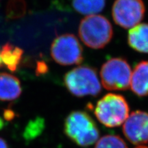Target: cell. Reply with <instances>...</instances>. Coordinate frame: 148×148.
Returning a JSON list of instances; mask_svg holds the SVG:
<instances>
[{"instance_id":"cell-6","label":"cell","mask_w":148,"mask_h":148,"mask_svg":"<svg viewBox=\"0 0 148 148\" xmlns=\"http://www.w3.org/2000/svg\"><path fill=\"white\" fill-rule=\"evenodd\" d=\"M51 55L57 63L64 66L79 64L83 60L82 47L77 37L71 34H62L53 40Z\"/></svg>"},{"instance_id":"cell-9","label":"cell","mask_w":148,"mask_h":148,"mask_svg":"<svg viewBox=\"0 0 148 148\" xmlns=\"http://www.w3.org/2000/svg\"><path fill=\"white\" fill-rule=\"evenodd\" d=\"M131 89L136 95H148V61H141L135 66L131 75Z\"/></svg>"},{"instance_id":"cell-4","label":"cell","mask_w":148,"mask_h":148,"mask_svg":"<svg viewBox=\"0 0 148 148\" xmlns=\"http://www.w3.org/2000/svg\"><path fill=\"white\" fill-rule=\"evenodd\" d=\"M64 82L68 90L76 97L97 96L101 90L97 72L90 66L74 68L66 73Z\"/></svg>"},{"instance_id":"cell-5","label":"cell","mask_w":148,"mask_h":148,"mask_svg":"<svg viewBox=\"0 0 148 148\" xmlns=\"http://www.w3.org/2000/svg\"><path fill=\"white\" fill-rule=\"evenodd\" d=\"M132 71L128 62L122 58L109 59L100 71L101 84L107 90H124L130 85Z\"/></svg>"},{"instance_id":"cell-3","label":"cell","mask_w":148,"mask_h":148,"mask_svg":"<svg viewBox=\"0 0 148 148\" xmlns=\"http://www.w3.org/2000/svg\"><path fill=\"white\" fill-rule=\"evenodd\" d=\"M129 110L128 103L123 96L108 93L97 101L94 113L105 126L114 127L124 123L129 116Z\"/></svg>"},{"instance_id":"cell-10","label":"cell","mask_w":148,"mask_h":148,"mask_svg":"<svg viewBox=\"0 0 148 148\" xmlns=\"http://www.w3.org/2000/svg\"><path fill=\"white\" fill-rule=\"evenodd\" d=\"M21 82L17 77L7 73H0V100L12 101L21 94Z\"/></svg>"},{"instance_id":"cell-18","label":"cell","mask_w":148,"mask_h":148,"mask_svg":"<svg viewBox=\"0 0 148 148\" xmlns=\"http://www.w3.org/2000/svg\"><path fill=\"white\" fill-rule=\"evenodd\" d=\"M135 148H148V147L145 145H139V146H137V147Z\"/></svg>"},{"instance_id":"cell-2","label":"cell","mask_w":148,"mask_h":148,"mask_svg":"<svg viewBox=\"0 0 148 148\" xmlns=\"http://www.w3.org/2000/svg\"><path fill=\"white\" fill-rule=\"evenodd\" d=\"M79 36L82 41L92 49L104 47L113 35V29L107 18L99 14L86 16L79 25Z\"/></svg>"},{"instance_id":"cell-13","label":"cell","mask_w":148,"mask_h":148,"mask_svg":"<svg viewBox=\"0 0 148 148\" xmlns=\"http://www.w3.org/2000/svg\"><path fill=\"white\" fill-rule=\"evenodd\" d=\"M73 8L85 15L97 14L104 8L106 0H72Z\"/></svg>"},{"instance_id":"cell-8","label":"cell","mask_w":148,"mask_h":148,"mask_svg":"<svg viewBox=\"0 0 148 148\" xmlns=\"http://www.w3.org/2000/svg\"><path fill=\"white\" fill-rule=\"evenodd\" d=\"M123 132L130 143L137 146L148 143V113L136 110L124 122Z\"/></svg>"},{"instance_id":"cell-11","label":"cell","mask_w":148,"mask_h":148,"mask_svg":"<svg viewBox=\"0 0 148 148\" xmlns=\"http://www.w3.org/2000/svg\"><path fill=\"white\" fill-rule=\"evenodd\" d=\"M127 42L134 50L148 53V23L138 24L130 29Z\"/></svg>"},{"instance_id":"cell-12","label":"cell","mask_w":148,"mask_h":148,"mask_svg":"<svg viewBox=\"0 0 148 148\" xmlns=\"http://www.w3.org/2000/svg\"><path fill=\"white\" fill-rule=\"evenodd\" d=\"M23 50L10 43H6L0 49V60L3 66L11 71H15L23 56Z\"/></svg>"},{"instance_id":"cell-16","label":"cell","mask_w":148,"mask_h":148,"mask_svg":"<svg viewBox=\"0 0 148 148\" xmlns=\"http://www.w3.org/2000/svg\"><path fill=\"white\" fill-rule=\"evenodd\" d=\"M5 119L7 120H12L14 116V113L12 110H6L4 112Z\"/></svg>"},{"instance_id":"cell-14","label":"cell","mask_w":148,"mask_h":148,"mask_svg":"<svg viewBox=\"0 0 148 148\" xmlns=\"http://www.w3.org/2000/svg\"><path fill=\"white\" fill-rule=\"evenodd\" d=\"M95 148H127V146L120 136L108 134L98 139Z\"/></svg>"},{"instance_id":"cell-7","label":"cell","mask_w":148,"mask_h":148,"mask_svg":"<svg viewBox=\"0 0 148 148\" xmlns=\"http://www.w3.org/2000/svg\"><path fill=\"white\" fill-rule=\"evenodd\" d=\"M145 12L143 0H115L112 8L114 22L123 28L138 25L143 18Z\"/></svg>"},{"instance_id":"cell-17","label":"cell","mask_w":148,"mask_h":148,"mask_svg":"<svg viewBox=\"0 0 148 148\" xmlns=\"http://www.w3.org/2000/svg\"><path fill=\"white\" fill-rule=\"evenodd\" d=\"M0 148H9L7 142L1 137H0Z\"/></svg>"},{"instance_id":"cell-1","label":"cell","mask_w":148,"mask_h":148,"mask_svg":"<svg viewBox=\"0 0 148 148\" xmlns=\"http://www.w3.org/2000/svg\"><path fill=\"white\" fill-rule=\"evenodd\" d=\"M64 132L73 143L80 147H88L97 141L99 131L95 122L88 113L73 111L66 117Z\"/></svg>"},{"instance_id":"cell-15","label":"cell","mask_w":148,"mask_h":148,"mask_svg":"<svg viewBox=\"0 0 148 148\" xmlns=\"http://www.w3.org/2000/svg\"><path fill=\"white\" fill-rule=\"evenodd\" d=\"M26 12V3L24 0H10L6 8V14L9 18L21 17Z\"/></svg>"}]
</instances>
